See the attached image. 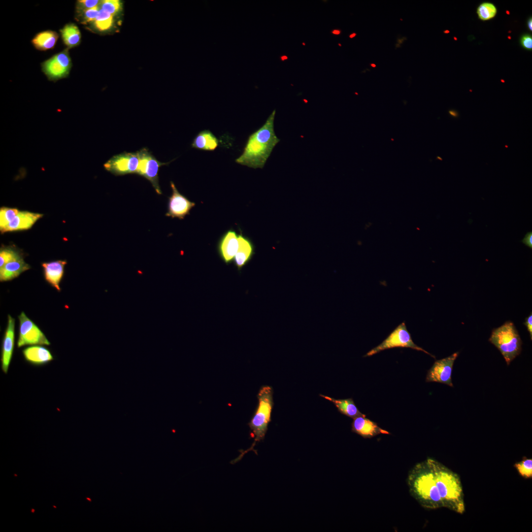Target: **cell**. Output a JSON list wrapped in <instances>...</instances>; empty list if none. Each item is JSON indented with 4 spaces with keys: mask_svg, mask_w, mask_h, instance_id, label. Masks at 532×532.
<instances>
[{
    "mask_svg": "<svg viewBox=\"0 0 532 532\" xmlns=\"http://www.w3.org/2000/svg\"><path fill=\"white\" fill-rule=\"evenodd\" d=\"M276 110H273L264 124L248 137L242 154L235 162L253 168H263L274 147L280 141L274 132Z\"/></svg>",
    "mask_w": 532,
    "mask_h": 532,
    "instance_id": "6da1fadb",
    "label": "cell"
},
{
    "mask_svg": "<svg viewBox=\"0 0 532 532\" xmlns=\"http://www.w3.org/2000/svg\"><path fill=\"white\" fill-rule=\"evenodd\" d=\"M443 507L459 514L466 510L464 494L460 476L438 461L430 458Z\"/></svg>",
    "mask_w": 532,
    "mask_h": 532,
    "instance_id": "7a4b0ae2",
    "label": "cell"
},
{
    "mask_svg": "<svg viewBox=\"0 0 532 532\" xmlns=\"http://www.w3.org/2000/svg\"><path fill=\"white\" fill-rule=\"evenodd\" d=\"M258 403L256 410L248 423L251 435L254 438L252 446L241 454L233 463H235L243 457L248 452L255 451L253 449L256 443L263 440L267 431L268 426L271 421V412L273 405V389L268 385L261 387L257 395Z\"/></svg>",
    "mask_w": 532,
    "mask_h": 532,
    "instance_id": "3957f363",
    "label": "cell"
},
{
    "mask_svg": "<svg viewBox=\"0 0 532 532\" xmlns=\"http://www.w3.org/2000/svg\"><path fill=\"white\" fill-rule=\"evenodd\" d=\"M489 341L500 351L508 366L521 353L522 340L511 321L494 329Z\"/></svg>",
    "mask_w": 532,
    "mask_h": 532,
    "instance_id": "277c9868",
    "label": "cell"
},
{
    "mask_svg": "<svg viewBox=\"0 0 532 532\" xmlns=\"http://www.w3.org/2000/svg\"><path fill=\"white\" fill-rule=\"evenodd\" d=\"M395 347L412 348L424 352L432 357L435 358L414 343L404 322L399 325L381 344L370 350L364 357L371 356L381 351Z\"/></svg>",
    "mask_w": 532,
    "mask_h": 532,
    "instance_id": "5b68a950",
    "label": "cell"
},
{
    "mask_svg": "<svg viewBox=\"0 0 532 532\" xmlns=\"http://www.w3.org/2000/svg\"><path fill=\"white\" fill-rule=\"evenodd\" d=\"M137 153L139 163L136 174L149 181L156 193L161 195L162 192L159 184V169L161 166L167 165L171 161L167 163L159 162L146 148H142Z\"/></svg>",
    "mask_w": 532,
    "mask_h": 532,
    "instance_id": "8992f818",
    "label": "cell"
},
{
    "mask_svg": "<svg viewBox=\"0 0 532 532\" xmlns=\"http://www.w3.org/2000/svg\"><path fill=\"white\" fill-rule=\"evenodd\" d=\"M19 332L17 345L18 348L26 345H49L50 342L43 332L24 312L18 316Z\"/></svg>",
    "mask_w": 532,
    "mask_h": 532,
    "instance_id": "52a82bcc",
    "label": "cell"
},
{
    "mask_svg": "<svg viewBox=\"0 0 532 532\" xmlns=\"http://www.w3.org/2000/svg\"><path fill=\"white\" fill-rule=\"evenodd\" d=\"M139 159L137 152H123L112 156L104 164V168L116 176L136 173Z\"/></svg>",
    "mask_w": 532,
    "mask_h": 532,
    "instance_id": "ba28073f",
    "label": "cell"
},
{
    "mask_svg": "<svg viewBox=\"0 0 532 532\" xmlns=\"http://www.w3.org/2000/svg\"><path fill=\"white\" fill-rule=\"evenodd\" d=\"M458 355L459 352H457L447 357L435 361L428 371L426 381L438 382L453 387L452 373L454 363Z\"/></svg>",
    "mask_w": 532,
    "mask_h": 532,
    "instance_id": "9c48e42d",
    "label": "cell"
},
{
    "mask_svg": "<svg viewBox=\"0 0 532 532\" xmlns=\"http://www.w3.org/2000/svg\"><path fill=\"white\" fill-rule=\"evenodd\" d=\"M170 183L172 194L168 198L167 211L165 215L172 218L183 219L190 214V210L196 204L180 193L172 181Z\"/></svg>",
    "mask_w": 532,
    "mask_h": 532,
    "instance_id": "30bf717a",
    "label": "cell"
},
{
    "mask_svg": "<svg viewBox=\"0 0 532 532\" xmlns=\"http://www.w3.org/2000/svg\"><path fill=\"white\" fill-rule=\"evenodd\" d=\"M71 66V61L67 51H64L44 62V72L51 79H57L66 76Z\"/></svg>",
    "mask_w": 532,
    "mask_h": 532,
    "instance_id": "8fae6325",
    "label": "cell"
},
{
    "mask_svg": "<svg viewBox=\"0 0 532 532\" xmlns=\"http://www.w3.org/2000/svg\"><path fill=\"white\" fill-rule=\"evenodd\" d=\"M15 319L8 316L7 327L2 339L1 352V367L2 371L7 374L12 359L15 339Z\"/></svg>",
    "mask_w": 532,
    "mask_h": 532,
    "instance_id": "7c38bea8",
    "label": "cell"
},
{
    "mask_svg": "<svg viewBox=\"0 0 532 532\" xmlns=\"http://www.w3.org/2000/svg\"><path fill=\"white\" fill-rule=\"evenodd\" d=\"M238 235L233 229L226 232L219 239L217 250L221 260L227 265L234 260L238 248Z\"/></svg>",
    "mask_w": 532,
    "mask_h": 532,
    "instance_id": "4fadbf2b",
    "label": "cell"
},
{
    "mask_svg": "<svg viewBox=\"0 0 532 532\" xmlns=\"http://www.w3.org/2000/svg\"><path fill=\"white\" fill-rule=\"evenodd\" d=\"M352 431L365 438H370L380 434H390L381 428L374 422L366 417V415L353 418Z\"/></svg>",
    "mask_w": 532,
    "mask_h": 532,
    "instance_id": "5bb4252c",
    "label": "cell"
},
{
    "mask_svg": "<svg viewBox=\"0 0 532 532\" xmlns=\"http://www.w3.org/2000/svg\"><path fill=\"white\" fill-rule=\"evenodd\" d=\"M238 248L233 261L238 270L247 264L255 253L254 245L248 237L240 233L237 236Z\"/></svg>",
    "mask_w": 532,
    "mask_h": 532,
    "instance_id": "9a60e30c",
    "label": "cell"
},
{
    "mask_svg": "<svg viewBox=\"0 0 532 532\" xmlns=\"http://www.w3.org/2000/svg\"><path fill=\"white\" fill-rule=\"evenodd\" d=\"M22 353L25 360L34 366H42L53 360L50 351L40 345H35L25 348Z\"/></svg>",
    "mask_w": 532,
    "mask_h": 532,
    "instance_id": "2e32d148",
    "label": "cell"
},
{
    "mask_svg": "<svg viewBox=\"0 0 532 532\" xmlns=\"http://www.w3.org/2000/svg\"><path fill=\"white\" fill-rule=\"evenodd\" d=\"M66 261L58 260L42 264L44 277L46 281L52 287L60 291L59 284L64 272Z\"/></svg>",
    "mask_w": 532,
    "mask_h": 532,
    "instance_id": "e0dca14e",
    "label": "cell"
},
{
    "mask_svg": "<svg viewBox=\"0 0 532 532\" xmlns=\"http://www.w3.org/2000/svg\"><path fill=\"white\" fill-rule=\"evenodd\" d=\"M42 215L28 211H19L1 233L30 229Z\"/></svg>",
    "mask_w": 532,
    "mask_h": 532,
    "instance_id": "ac0fdd59",
    "label": "cell"
},
{
    "mask_svg": "<svg viewBox=\"0 0 532 532\" xmlns=\"http://www.w3.org/2000/svg\"><path fill=\"white\" fill-rule=\"evenodd\" d=\"M30 268V266L24 261L21 255H20L0 268V280H11Z\"/></svg>",
    "mask_w": 532,
    "mask_h": 532,
    "instance_id": "d6986e66",
    "label": "cell"
},
{
    "mask_svg": "<svg viewBox=\"0 0 532 532\" xmlns=\"http://www.w3.org/2000/svg\"><path fill=\"white\" fill-rule=\"evenodd\" d=\"M219 145L216 136L209 130H204L195 136L191 144L193 148L204 151H214Z\"/></svg>",
    "mask_w": 532,
    "mask_h": 532,
    "instance_id": "ffe728a7",
    "label": "cell"
},
{
    "mask_svg": "<svg viewBox=\"0 0 532 532\" xmlns=\"http://www.w3.org/2000/svg\"><path fill=\"white\" fill-rule=\"evenodd\" d=\"M320 396L332 401L336 407L339 412L348 417L354 418L365 415L359 411L352 398L335 399L322 394H320Z\"/></svg>",
    "mask_w": 532,
    "mask_h": 532,
    "instance_id": "44dd1931",
    "label": "cell"
},
{
    "mask_svg": "<svg viewBox=\"0 0 532 532\" xmlns=\"http://www.w3.org/2000/svg\"><path fill=\"white\" fill-rule=\"evenodd\" d=\"M57 39L58 34L55 32L46 31L37 34L32 42L37 49L46 50L53 48Z\"/></svg>",
    "mask_w": 532,
    "mask_h": 532,
    "instance_id": "7402d4cb",
    "label": "cell"
},
{
    "mask_svg": "<svg viewBox=\"0 0 532 532\" xmlns=\"http://www.w3.org/2000/svg\"><path fill=\"white\" fill-rule=\"evenodd\" d=\"M60 32L64 43L68 47H72L79 43L81 39L80 32L74 24L66 25Z\"/></svg>",
    "mask_w": 532,
    "mask_h": 532,
    "instance_id": "603a6c76",
    "label": "cell"
},
{
    "mask_svg": "<svg viewBox=\"0 0 532 532\" xmlns=\"http://www.w3.org/2000/svg\"><path fill=\"white\" fill-rule=\"evenodd\" d=\"M497 13L496 6L488 2H483L477 8V13L479 18L483 21L493 19Z\"/></svg>",
    "mask_w": 532,
    "mask_h": 532,
    "instance_id": "cb8c5ba5",
    "label": "cell"
},
{
    "mask_svg": "<svg viewBox=\"0 0 532 532\" xmlns=\"http://www.w3.org/2000/svg\"><path fill=\"white\" fill-rule=\"evenodd\" d=\"M113 23V15L101 9L95 20V24L98 29L104 31L109 29Z\"/></svg>",
    "mask_w": 532,
    "mask_h": 532,
    "instance_id": "d4e9b609",
    "label": "cell"
},
{
    "mask_svg": "<svg viewBox=\"0 0 532 532\" xmlns=\"http://www.w3.org/2000/svg\"><path fill=\"white\" fill-rule=\"evenodd\" d=\"M514 466L520 475L525 479L532 478V459L524 457L521 461L516 463Z\"/></svg>",
    "mask_w": 532,
    "mask_h": 532,
    "instance_id": "484cf974",
    "label": "cell"
},
{
    "mask_svg": "<svg viewBox=\"0 0 532 532\" xmlns=\"http://www.w3.org/2000/svg\"><path fill=\"white\" fill-rule=\"evenodd\" d=\"M16 208L2 207L0 210V228L3 231L18 213Z\"/></svg>",
    "mask_w": 532,
    "mask_h": 532,
    "instance_id": "4316f807",
    "label": "cell"
},
{
    "mask_svg": "<svg viewBox=\"0 0 532 532\" xmlns=\"http://www.w3.org/2000/svg\"><path fill=\"white\" fill-rule=\"evenodd\" d=\"M100 6L101 9L113 15L119 10L121 4L118 0H105L101 1Z\"/></svg>",
    "mask_w": 532,
    "mask_h": 532,
    "instance_id": "83f0119b",
    "label": "cell"
},
{
    "mask_svg": "<svg viewBox=\"0 0 532 532\" xmlns=\"http://www.w3.org/2000/svg\"><path fill=\"white\" fill-rule=\"evenodd\" d=\"M20 255L18 252L11 249L5 248L1 249L0 252V268Z\"/></svg>",
    "mask_w": 532,
    "mask_h": 532,
    "instance_id": "f1b7e54d",
    "label": "cell"
},
{
    "mask_svg": "<svg viewBox=\"0 0 532 532\" xmlns=\"http://www.w3.org/2000/svg\"><path fill=\"white\" fill-rule=\"evenodd\" d=\"M98 6L84 10L83 18L85 22L95 21L99 12Z\"/></svg>",
    "mask_w": 532,
    "mask_h": 532,
    "instance_id": "f546056e",
    "label": "cell"
},
{
    "mask_svg": "<svg viewBox=\"0 0 532 532\" xmlns=\"http://www.w3.org/2000/svg\"><path fill=\"white\" fill-rule=\"evenodd\" d=\"M520 43L522 46L525 49L532 50V36L529 34L523 35L520 38Z\"/></svg>",
    "mask_w": 532,
    "mask_h": 532,
    "instance_id": "4dcf8cb0",
    "label": "cell"
},
{
    "mask_svg": "<svg viewBox=\"0 0 532 532\" xmlns=\"http://www.w3.org/2000/svg\"><path fill=\"white\" fill-rule=\"evenodd\" d=\"M100 1L97 0H79V6L83 10L92 8L98 6L100 4Z\"/></svg>",
    "mask_w": 532,
    "mask_h": 532,
    "instance_id": "1f68e13d",
    "label": "cell"
},
{
    "mask_svg": "<svg viewBox=\"0 0 532 532\" xmlns=\"http://www.w3.org/2000/svg\"><path fill=\"white\" fill-rule=\"evenodd\" d=\"M524 324L527 327L531 339H532V313L525 319Z\"/></svg>",
    "mask_w": 532,
    "mask_h": 532,
    "instance_id": "d6a6232c",
    "label": "cell"
},
{
    "mask_svg": "<svg viewBox=\"0 0 532 532\" xmlns=\"http://www.w3.org/2000/svg\"><path fill=\"white\" fill-rule=\"evenodd\" d=\"M525 245L532 248V232H528L525 235L524 238L521 241Z\"/></svg>",
    "mask_w": 532,
    "mask_h": 532,
    "instance_id": "836d02e7",
    "label": "cell"
},
{
    "mask_svg": "<svg viewBox=\"0 0 532 532\" xmlns=\"http://www.w3.org/2000/svg\"><path fill=\"white\" fill-rule=\"evenodd\" d=\"M450 115L453 117H457L458 116V113L457 112L454 110H450L449 111Z\"/></svg>",
    "mask_w": 532,
    "mask_h": 532,
    "instance_id": "e575fe53",
    "label": "cell"
},
{
    "mask_svg": "<svg viewBox=\"0 0 532 532\" xmlns=\"http://www.w3.org/2000/svg\"><path fill=\"white\" fill-rule=\"evenodd\" d=\"M527 24H528V27L530 31H532V20L531 17V18H529V19L528 20Z\"/></svg>",
    "mask_w": 532,
    "mask_h": 532,
    "instance_id": "d590c367",
    "label": "cell"
},
{
    "mask_svg": "<svg viewBox=\"0 0 532 532\" xmlns=\"http://www.w3.org/2000/svg\"><path fill=\"white\" fill-rule=\"evenodd\" d=\"M331 33L334 35H339L341 33V31L338 29H334L331 31Z\"/></svg>",
    "mask_w": 532,
    "mask_h": 532,
    "instance_id": "8d00e7d4",
    "label": "cell"
},
{
    "mask_svg": "<svg viewBox=\"0 0 532 532\" xmlns=\"http://www.w3.org/2000/svg\"><path fill=\"white\" fill-rule=\"evenodd\" d=\"M280 60H281L282 61H285V60H287V59H288V56H287L286 55H282V56H281L280 57Z\"/></svg>",
    "mask_w": 532,
    "mask_h": 532,
    "instance_id": "74e56055",
    "label": "cell"
},
{
    "mask_svg": "<svg viewBox=\"0 0 532 532\" xmlns=\"http://www.w3.org/2000/svg\"><path fill=\"white\" fill-rule=\"evenodd\" d=\"M356 35V33H351V34H350L349 35V37H350V38H352L354 37H355V36Z\"/></svg>",
    "mask_w": 532,
    "mask_h": 532,
    "instance_id": "f35d334b",
    "label": "cell"
},
{
    "mask_svg": "<svg viewBox=\"0 0 532 532\" xmlns=\"http://www.w3.org/2000/svg\"><path fill=\"white\" fill-rule=\"evenodd\" d=\"M370 66L372 67H376V65L374 64H370Z\"/></svg>",
    "mask_w": 532,
    "mask_h": 532,
    "instance_id": "ab89813d",
    "label": "cell"
},
{
    "mask_svg": "<svg viewBox=\"0 0 532 532\" xmlns=\"http://www.w3.org/2000/svg\"><path fill=\"white\" fill-rule=\"evenodd\" d=\"M437 158L438 159H440V160H442V159L440 157H438V156L437 157Z\"/></svg>",
    "mask_w": 532,
    "mask_h": 532,
    "instance_id": "60d3db41",
    "label": "cell"
},
{
    "mask_svg": "<svg viewBox=\"0 0 532 532\" xmlns=\"http://www.w3.org/2000/svg\"><path fill=\"white\" fill-rule=\"evenodd\" d=\"M302 44V45H305V43H304V42H303Z\"/></svg>",
    "mask_w": 532,
    "mask_h": 532,
    "instance_id": "b9f144b4",
    "label": "cell"
},
{
    "mask_svg": "<svg viewBox=\"0 0 532 532\" xmlns=\"http://www.w3.org/2000/svg\"><path fill=\"white\" fill-rule=\"evenodd\" d=\"M338 45H339L340 46H341L340 44H338Z\"/></svg>",
    "mask_w": 532,
    "mask_h": 532,
    "instance_id": "7bdbcfd3",
    "label": "cell"
}]
</instances>
